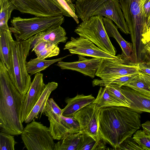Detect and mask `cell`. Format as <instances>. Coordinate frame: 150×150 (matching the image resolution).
I'll return each mask as SVG.
<instances>
[{"label":"cell","mask_w":150,"mask_h":150,"mask_svg":"<svg viewBox=\"0 0 150 150\" xmlns=\"http://www.w3.org/2000/svg\"><path fill=\"white\" fill-rule=\"evenodd\" d=\"M95 98L92 94L85 96L83 94H77L75 97L65 98L67 104L62 109V115L67 117H73L77 112L89 104L92 103Z\"/></svg>","instance_id":"16"},{"label":"cell","mask_w":150,"mask_h":150,"mask_svg":"<svg viewBox=\"0 0 150 150\" xmlns=\"http://www.w3.org/2000/svg\"><path fill=\"white\" fill-rule=\"evenodd\" d=\"M60 5L68 13L74 20L76 23L78 24L79 21L76 12L71 8L70 5L65 0H57Z\"/></svg>","instance_id":"36"},{"label":"cell","mask_w":150,"mask_h":150,"mask_svg":"<svg viewBox=\"0 0 150 150\" xmlns=\"http://www.w3.org/2000/svg\"><path fill=\"white\" fill-rule=\"evenodd\" d=\"M139 72L138 64L132 62L121 54L114 59H102L96 76L101 79L110 80Z\"/></svg>","instance_id":"8"},{"label":"cell","mask_w":150,"mask_h":150,"mask_svg":"<svg viewBox=\"0 0 150 150\" xmlns=\"http://www.w3.org/2000/svg\"><path fill=\"white\" fill-rule=\"evenodd\" d=\"M64 21V17L62 15L30 18L13 17L11 20L9 28L16 40H25L40 32L60 26Z\"/></svg>","instance_id":"5"},{"label":"cell","mask_w":150,"mask_h":150,"mask_svg":"<svg viewBox=\"0 0 150 150\" xmlns=\"http://www.w3.org/2000/svg\"><path fill=\"white\" fill-rule=\"evenodd\" d=\"M106 143L104 141L100 139L99 141L97 142L94 150L108 149L106 148Z\"/></svg>","instance_id":"40"},{"label":"cell","mask_w":150,"mask_h":150,"mask_svg":"<svg viewBox=\"0 0 150 150\" xmlns=\"http://www.w3.org/2000/svg\"><path fill=\"white\" fill-rule=\"evenodd\" d=\"M117 150H143L131 137L127 138L121 143Z\"/></svg>","instance_id":"35"},{"label":"cell","mask_w":150,"mask_h":150,"mask_svg":"<svg viewBox=\"0 0 150 150\" xmlns=\"http://www.w3.org/2000/svg\"><path fill=\"white\" fill-rule=\"evenodd\" d=\"M33 40L32 37L25 40H13L10 46V64L8 72L15 88L25 97L32 82L26 63Z\"/></svg>","instance_id":"3"},{"label":"cell","mask_w":150,"mask_h":150,"mask_svg":"<svg viewBox=\"0 0 150 150\" xmlns=\"http://www.w3.org/2000/svg\"><path fill=\"white\" fill-rule=\"evenodd\" d=\"M122 93L129 100L130 108L139 113H150V97L145 96L125 86L121 87Z\"/></svg>","instance_id":"15"},{"label":"cell","mask_w":150,"mask_h":150,"mask_svg":"<svg viewBox=\"0 0 150 150\" xmlns=\"http://www.w3.org/2000/svg\"><path fill=\"white\" fill-rule=\"evenodd\" d=\"M139 76L150 87V75L140 72Z\"/></svg>","instance_id":"41"},{"label":"cell","mask_w":150,"mask_h":150,"mask_svg":"<svg viewBox=\"0 0 150 150\" xmlns=\"http://www.w3.org/2000/svg\"><path fill=\"white\" fill-rule=\"evenodd\" d=\"M107 0H79L75 2L76 13L82 21L88 19L98 7Z\"/></svg>","instance_id":"20"},{"label":"cell","mask_w":150,"mask_h":150,"mask_svg":"<svg viewBox=\"0 0 150 150\" xmlns=\"http://www.w3.org/2000/svg\"><path fill=\"white\" fill-rule=\"evenodd\" d=\"M144 45L147 50H150V41L145 43Z\"/></svg>","instance_id":"46"},{"label":"cell","mask_w":150,"mask_h":150,"mask_svg":"<svg viewBox=\"0 0 150 150\" xmlns=\"http://www.w3.org/2000/svg\"><path fill=\"white\" fill-rule=\"evenodd\" d=\"M139 73L121 76L110 80L94 79L92 81L93 85V86H98L104 87L108 86L121 87L126 83L137 77Z\"/></svg>","instance_id":"26"},{"label":"cell","mask_w":150,"mask_h":150,"mask_svg":"<svg viewBox=\"0 0 150 150\" xmlns=\"http://www.w3.org/2000/svg\"><path fill=\"white\" fill-rule=\"evenodd\" d=\"M103 16H91L79 25L74 32L79 36L86 38L104 51L116 56V50L105 30Z\"/></svg>","instance_id":"6"},{"label":"cell","mask_w":150,"mask_h":150,"mask_svg":"<svg viewBox=\"0 0 150 150\" xmlns=\"http://www.w3.org/2000/svg\"><path fill=\"white\" fill-rule=\"evenodd\" d=\"M10 30H0V59L6 64L7 69L10 66V49L13 40Z\"/></svg>","instance_id":"21"},{"label":"cell","mask_w":150,"mask_h":150,"mask_svg":"<svg viewBox=\"0 0 150 150\" xmlns=\"http://www.w3.org/2000/svg\"><path fill=\"white\" fill-rule=\"evenodd\" d=\"M147 52L149 57L150 58V50H147Z\"/></svg>","instance_id":"47"},{"label":"cell","mask_w":150,"mask_h":150,"mask_svg":"<svg viewBox=\"0 0 150 150\" xmlns=\"http://www.w3.org/2000/svg\"><path fill=\"white\" fill-rule=\"evenodd\" d=\"M144 1H145V0H143Z\"/></svg>","instance_id":"48"},{"label":"cell","mask_w":150,"mask_h":150,"mask_svg":"<svg viewBox=\"0 0 150 150\" xmlns=\"http://www.w3.org/2000/svg\"><path fill=\"white\" fill-rule=\"evenodd\" d=\"M59 120L67 129L69 133L74 134L81 132L79 123L73 117H67L62 115Z\"/></svg>","instance_id":"31"},{"label":"cell","mask_w":150,"mask_h":150,"mask_svg":"<svg viewBox=\"0 0 150 150\" xmlns=\"http://www.w3.org/2000/svg\"><path fill=\"white\" fill-rule=\"evenodd\" d=\"M82 133L67 134L55 143L54 150H76Z\"/></svg>","instance_id":"24"},{"label":"cell","mask_w":150,"mask_h":150,"mask_svg":"<svg viewBox=\"0 0 150 150\" xmlns=\"http://www.w3.org/2000/svg\"></svg>","instance_id":"49"},{"label":"cell","mask_w":150,"mask_h":150,"mask_svg":"<svg viewBox=\"0 0 150 150\" xmlns=\"http://www.w3.org/2000/svg\"><path fill=\"white\" fill-rule=\"evenodd\" d=\"M150 41V32L147 33L144 36L142 40L143 44Z\"/></svg>","instance_id":"43"},{"label":"cell","mask_w":150,"mask_h":150,"mask_svg":"<svg viewBox=\"0 0 150 150\" xmlns=\"http://www.w3.org/2000/svg\"><path fill=\"white\" fill-rule=\"evenodd\" d=\"M93 103L100 108L111 106L124 107L110 93L106 87H100Z\"/></svg>","instance_id":"23"},{"label":"cell","mask_w":150,"mask_h":150,"mask_svg":"<svg viewBox=\"0 0 150 150\" xmlns=\"http://www.w3.org/2000/svg\"><path fill=\"white\" fill-rule=\"evenodd\" d=\"M143 13L147 19L150 16V0H145L143 5Z\"/></svg>","instance_id":"38"},{"label":"cell","mask_w":150,"mask_h":150,"mask_svg":"<svg viewBox=\"0 0 150 150\" xmlns=\"http://www.w3.org/2000/svg\"><path fill=\"white\" fill-rule=\"evenodd\" d=\"M50 3L54 5L58 8H59L60 10H61L62 12L63 15L66 16L71 17L70 15L67 11H66L64 9L62 8V6L60 5V4L59 3L57 0H47Z\"/></svg>","instance_id":"39"},{"label":"cell","mask_w":150,"mask_h":150,"mask_svg":"<svg viewBox=\"0 0 150 150\" xmlns=\"http://www.w3.org/2000/svg\"><path fill=\"white\" fill-rule=\"evenodd\" d=\"M141 126L143 130L147 133L150 134V121H147Z\"/></svg>","instance_id":"42"},{"label":"cell","mask_w":150,"mask_h":150,"mask_svg":"<svg viewBox=\"0 0 150 150\" xmlns=\"http://www.w3.org/2000/svg\"><path fill=\"white\" fill-rule=\"evenodd\" d=\"M123 86L128 87L142 94L150 97V87L139 76Z\"/></svg>","instance_id":"27"},{"label":"cell","mask_w":150,"mask_h":150,"mask_svg":"<svg viewBox=\"0 0 150 150\" xmlns=\"http://www.w3.org/2000/svg\"><path fill=\"white\" fill-rule=\"evenodd\" d=\"M106 87L110 93L124 107L130 108L129 100L122 93L121 87L108 86Z\"/></svg>","instance_id":"33"},{"label":"cell","mask_w":150,"mask_h":150,"mask_svg":"<svg viewBox=\"0 0 150 150\" xmlns=\"http://www.w3.org/2000/svg\"><path fill=\"white\" fill-rule=\"evenodd\" d=\"M60 50L57 45H53L36 54L39 59H43L58 55Z\"/></svg>","instance_id":"34"},{"label":"cell","mask_w":150,"mask_h":150,"mask_svg":"<svg viewBox=\"0 0 150 150\" xmlns=\"http://www.w3.org/2000/svg\"><path fill=\"white\" fill-rule=\"evenodd\" d=\"M147 26L148 28V30L147 33L150 32V16L147 19Z\"/></svg>","instance_id":"45"},{"label":"cell","mask_w":150,"mask_h":150,"mask_svg":"<svg viewBox=\"0 0 150 150\" xmlns=\"http://www.w3.org/2000/svg\"><path fill=\"white\" fill-rule=\"evenodd\" d=\"M58 86V83L52 81L45 84L42 94L31 111L25 119L24 122L26 123L30 122L33 119L38 118L40 114L44 113L45 106L50 96L52 91L55 90Z\"/></svg>","instance_id":"18"},{"label":"cell","mask_w":150,"mask_h":150,"mask_svg":"<svg viewBox=\"0 0 150 150\" xmlns=\"http://www.w3.org/2000/svg\"><path fill=\"white\" fill-rule=\"evenodd\" d=\"M63 49L68 50L72 54L101 59H112L116 57L102 50L89 40L80 36L76 38L71 37Z\"/></svg>","instance_id":"11"},{"label":"cell","mask_w":150,"mask_h":150,"mask_svg":"<svg viewBox=\"0 0 150 150\" xmlns=\"http://www.w3.org/2000/svg\"><path fill=\"white\" fill-rule=\"evenodd\" d=\"M78 56L77 61L66 62L61 60L58 62L56 65L62 69L75 71L92 79L94 78L102 59L93 57L87 59L80 55Z\"/></svg>","instance_id":"14"},{"label":"cell","mask_w":150,"mask_h":150,"mask_svg":"<svg viewBox=\"0 0 150 150\" xmlns=\"http://www.w3.org/2000/svg\"><path fill=\"white\" fill-rule=\"evenodd\" d=\"M97 142L89 135L82 133L76 150H94Z\"/></svg>","instance_id":"30"},{"label":"cell","mask_w":150,"mask_h":150,"mask_svg":"<svg viewBox=\"0 0 150 150\" xmlns=\"http://www.w3.org/2000/svg\"><path fill=\"white\" fill-rule=\"evenodd\" d=\"M100 109L93 102L77 112L73 117L79 123L82 132L89 135L97 142L100 139L99 132Z\"/></svg>","instance_id":"9"},{"label":"cell","mask_w":150,"mask_h":150,"mask_svg":"<svg viewBox=\"0 0 150 150\" xmlns=\"http://www.w3.org/2000/svg\"><path fill=\"white\" fill-rule=\"evenodd\" d=\"M61 109L52 98L49 99L46 103L44 113L49 121L55 119L62 115Z\"/></svg>","instance_id":"28"},{"label":"cell","mask_w":150,"mask_h":150,"mask_svg":"<svg viewBox=\"0 0 150 150\" xmlns=\"http://www.w3.org/2000/svg\"><path fill=\"white\" fill-rule=\"evenodd\" d=\"M0 30H9L8 21L14 7L10 0H0Z\"/></svg>","instance_id":"25"},{"label":"cell","mask_w":150,"mask_h":150,"mask_svg":"<svg viewBox=\"0 0 150 150\" xmlns=\"http://www.w3.org/2000/svg\"><path fill=\"white\" fill-rule=\"evenodd\" d=\"M15 10L38 17L63 15L62 11L47 0H10Z\"/></svg>","instance_id":"10"},{"label":"cell","mask_w":150,"mask_h":150,"mask_svg":"<svg viewBox=\"0 0 150 150\" xmlns=\"http://www.w3.org/2000/svg\"><path fill=\"white\" fill-rule=\"evenodd\" d=\"M97 15L111 20L123 33L130 34L119 0H107L99 6L90 17Z\"/></svg>","instance_id":"12"},{"label":"cell","mask_w":150,"mask_h":150,"mask_svg":"<svg viewBox=\"0 0 150 150\" xmlns=\"http://www.w3.org/2000/svg\"><path fill=\"white\" fill-rule=\"evenodd\" d=\"M70 55H68L62 57L50 60L40 59L37 57L31 59L26 63L27 71L31 75L35 74L45 69L51 65L62 60Z\"/></svg>","instance_id":"22"},{"label":"cell","mask_w":150,"mask_h":150,"mask_svg":"<svg viewBox=\"0 0 150 150\" xmlns=\"http://www.w3.org/2000/svg\"><path fill=\"white\" fill-rule=\"evenodd\" d=\"M25 97L15 87L4 62L0 60L1 132L13 135L21 134L24 128L21 119Z\"/></svg>","instance_id":"2"},{"label":"cell","mask_w":150,"mask_h":150,"mask_svg":"<svg viewBox=\"0 0 150 150\" xmlns=\"http://www.w3.org/2000/svg\"><path fill=\"white\" fill-rule=\"evenodd\" d=\"M141 125L139 113L124 106L101 108L99 124L100 139L117 150L125 140L131 137Z\"/></svg>","instance_id":"1"},{"label":"cell","mask_w":150,"mask_h":150,"mask_svg":"<svg viewBox=\"0 0 150 150\" xmlns=\"http://www.w3.org/2000/svg\"><path fill=\"white\" fill-rule=\"evenodd\" d=\"M43 77V74L40 72L35 74L23 103L21 114L22 123L31 111L45 88V84Z\"/></svg>","instance_id":"13"},{"label":"cell","mask_w":150,"mask_h":150,"mask_svg":"<svg viewBox=\"0 0 150 150\" xmlns=\"http://www.w3.org/2000/svg\"><path fill=\"white\" fill-rule=\"evenodd\" d=\"M103 21L108 36L113 37L116 40L122 49V54L131 61L132 52V43L126 41L122 37L118 30L117 27L115 25L112 20L106 17H103Z\"/></svg>","instance_id":"17"},{"label":"cell","mask_w":150,"mask_h":150,"mask_svg":"<svg viewBox=\"0 0 150 150\" xmlns=\"http://www.w3.org/2000/svg\"><path fill=\"white\" fill-rule=\"evenodd\" d=\"M140 72L150 75V58L149 56L147 59L138 64Z\"/></svg>","instance_id":"37"},{"label":"cell","mask_w":150,"mask_h":150,"mask_svg":"<svg viewBox=\"0 0 150 150\" xmlns=\"http://www.w3.org/2000/svg\"><path fill=\"white\" fill-rule=\"evenodd\" d=\"M131 35L133 50L139 52L145 48L142 40L147 33V19L143 11V0H119Z\"/></svg>","instance_id":"4"},{"label":"cell","mask_w":150,"mask_h":150,"mask_svg":"<svg viewBox=\"0 0 150 150\" xmlns=\"http://www.w3.org/2000/svg\"><path fill=\"white\" fill-rule=\"evenodd\" d=\"M132 138L143 150H150V134L143 130H138Z\"/></svg>","instance_id":"29"},{"label":"cell","mask_w":150,"mask_h":150,"mask_svg":"<svg viewBox=\"0 0 150 150\" xmlns=\"http://www.w3.org/2000/svg\"><path fill=\"white\" fill-rule=\"evenodd\" d=\"M13 135L1 132L0 133V150H14L17 144Z\"/></svg>","instance_id":"32"},{"label":"cell","mask_w":150,"mask_h":150,"mask_svg":"<svg viewBox=\"0 0 150 150\" xmlns=\"http://www.w3.org/2000/svg\"><path fill=\"white\" fill-rule=\"evenodd\" d=\"M21 134L28 150H54L55 143L49 127L35 119L27 125Z\"/></svg>","instance_id":"7"},{"label":"cell","mask_w":150,"mask_h":150,"mask_svg":"<svg viewBox=\"0 0 150 150\" xmlns=\"http://www.w3.org/2000/svg\"><path fill=\"white\" fill-rule=\"evenodd\" d=\"M67 3L70 5L71 8L73 9H75V5L74 4L73 2H76V1L78 0H65Z\"/></svg>","instance_id":"44"},{"label":"cell","mask_w":150,"mask_h":150,"mask_svg":"<svg viewBox=\"0 0 150 150\" xmlns=\"http://www.w3.org/2000/svg\"><path fill=\"white\" fill-rule=\"evenodd\" d=\"M64 29L61 26L40 32L33 36V45L40 40L47 42L53 45H58L60 42L65 43L68 39Z\"/></svg>","instance_id":"19"}]
</instances>
